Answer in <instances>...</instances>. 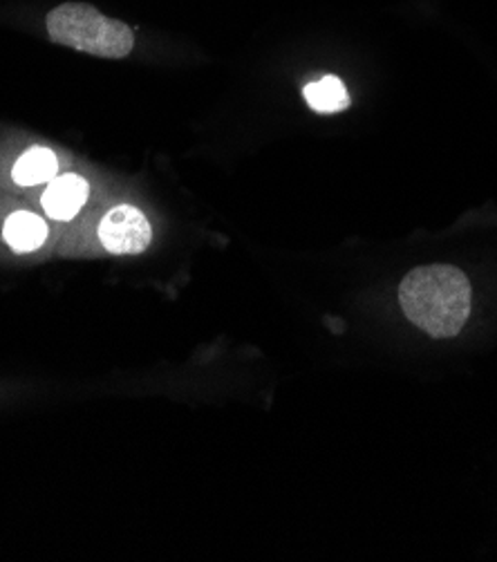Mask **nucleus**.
<instances>
[{
	"mask_svg": "<svg viewBox=\"0 0 497 562\" xmlns=\"http://www.w3.org/2000/svg\"><path fill=\"white\" fill-rule=\"evenodd\" d=\"M3 238L14 251L27 254V251L38 249L45 243L47 224L36 213L19 211L8 217L5 227H3Z\"/></svg>",
	"mask_w": 497,
	"mask_h": 562,
	"instance_id": "nucleus-5",
	"label": "nucleus"
},
{
	"mask_svg": "<svg viewBox=\"0 0 497 562\" xmlns=\"http://www.w3.org/2000/svg\"><path fill=\"white\" fill-rule=\"evenodd\" d=\"M59 159L49 148H30L23 153L14 166V182L21 187H36L57 178Z\"/></svg>",
	"mask_w": 497,
	"mask_h": 562,
	"instance_id": "nucleus-6",
	"label": "nucleus"
},
{
	"mask_svg": "<svg viewBox=\"0 0 497 562\" xmlns=\"http://www.w3.org/2000/svg\"><path fill=\"white\" fill-rule=\"evenodd\" d=\"M303 97L309 108L318 115H331V112H341L350 105V94L346 83L339 77H320L303 88Z\"/></svg>",
	"mask_w": 497,
	"mask_h": 562,
	"instance_id": "nucleus-7",
	"label": "nucleus"
},
{
	"mask_svg": "<svg viewBox=\"0 0 497 562\" xmlns=\"http://www.w3.org/2000/svg\"><path fill=\"white\" fill-rule=\"evenodd\" d=\"M90 195V187L81 176L68 173L54 178L43 195V209L54 220H70L75 217Z\"/></svg>",
	"mask_w": 497,
	"mask_h": 562,
	"instance_id": "nucleus-4",
	"label": "nucleus"
},
{
	"mask_svg": "<svg viewBox=\"0 0 497 562\" xmlns=\"http://www.w3.org/2000/svg\"><path fill=\"white\" fill-rule=\"evenodd\" d=\"M99 240L110 254L135 256L148 249L153 229L148 217L139 209L120 204L103 215L99 224Z\"/></svg>",
	"mask_w": 497,
	"mask_h": 562,
	"instance_id": "nucleus-3",
	"label": "nucleus"
},
{
	"mask_svg": "<svg viewBox=\"0 0 497 562\" xmlns=\"http://www.w3.org/2000/svg\"><path fill=\"white\" fill-rule=\"evenodd\" d=\"M404 316L432 339H455L473 312L468 276L453 265L410 269L397 292Z\"/></svg>",
	"mask_w": 497,
	"mask_h": 562,
	"instance_id": "nucleus-1",
	"label": "nucleus"
},
{
	"mask_svg": "<svg viewBox=\"0 0 497 562\" xmlns=\"http://www.w3.org/2000/svg\"><path fill=\"white\" fill-rule=\"evenodd\" d=\"M45 25L52 43L101 56V59H126L135 47V34L124 21L103 16L86 3L54 8Z\"/></svg>",
	"mask_w": 497,
	"mask_h": 562,
	"instance_id": "nucleus-2",
	"label": "nucleus"
}]
</instances>
